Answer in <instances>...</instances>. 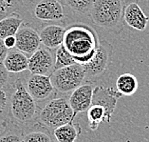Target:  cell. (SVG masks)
<instances>
[{"mask_svg":"<svg viewBox=\"0 0 149 142\" xmlns=\"http://www.w3.org/2000/svg\"><path fill=\"white\" fill-rule=\"evenodd\" d=\"M100 40L95 30L85 23H73L66 27L62 45L74 58L85 65L92 59Z\"/></svg>","mask_w":149,"mask_h":142,"instance_id":"1","label":"cell"},{"mask_svg":"<svg viewBox=\"0 0 149 142\" xmlns=\"http://www.w3.org/2000/svg\"><path fill=\"white\" fill-rule=\"evenodd\" d=\"M123 0H94L88 15L96 26L120 34L123 30Z\"/></svg>","mask_w":149,"mask_h":142,"instance_id":"2","label":"cell"},{"mask_svg":"<svg viewBox=\"0 0 149 142\" xmlns=\"http://www.w3.org/2000/svg\"><path fill=\"white\" fill-rule=\"evenodd\" d=\"M10 114L12 118L20 125L33 121L37 116V104L21 79L14 82L13 92L10 99Z\"/></svg>","mask_w":149,"mask_h":142,"instance_id":"3","label":"cell"},{"mask_svg":"<svg viewBox=\"0 0 149 142\" xmlns=\"http://www.w3.org/2000/svg\"><path fill=\"white\" fill-rule=\"evenodd\" d=\"M76 115L65 97H56L49 100L36 116L39 122L49 131H53L56 127L73 121Z\"/></svg>","mask_w":149,"mask_h":142,"instance_id":"4","label":"cell"},{"mask_svg":"<svg viewBox=\"0 0 149 142\" xmlns=\"http://www.w3.org/2000/svg\"><path fill=\"white\" fill-rule=\"evenodd\" d=\"M55 91L68 93L79 87L85 80V70L79 63L56 69L49 75Z\"/></svg>","mask_w":149,"mask_h":142,"instance_id":"5","label":"cell"},{"mask_svg":"<svg viewBox=\"0 0 149 142\" xmlns=\"http://www.w3.org/2000/svg\"><path fill=\"white\" fill-rule=\"evenodd\" d=\"M114 48L107 40H100L99 46L92 59L85 65H82L85 70V80L92 82L101 77L107 70L111 63Z\"/></svg>","mask_w":149,"mask_h":142,"instance_id":"6","label":"cell"},{"mask_svg":"<svg viewBox=\"0 0 149 142\" xmlns=\"http://www.w3.org/2000/svg\"><path fill=\"white\" fill-rule=\"evenodd\" d=\"M35 19L46 23H62L66 21V13L61 0H37L31 7Z\"/></svg>","mask_w":149,"mask_h":142,"instance_id":"7","label":"cell"},{"mask_svg":"<svg viewBox=\"0 0 149 142\" xmlns=\"http://www.w3.org/2000/svg\"><path fill=\"white\" fill-rule=\"evenodd\" d=\"M25 86L36 102H42L49 99L55 91L49 75H44L31 74Z\"/></svg>","mask_w":149,"mask_h":142,"instance_id":"8","label":"cell"},{"mask_svg":"<svg viewBox=\"0 0 149 142\" xmlns=\"http://www.w3.org/2000/svg\"><path fill=\"white\" fill-rule=\"evenodd\" d=\"M28 70L31 74L50 75L54 71V56L52 51L41 47L29 56Z\"/></svg>","mask_w":149,"mask_h":142,"instance_id":"9","label":"cell"},{"mask_svg":"<svg viewBox=\"0 0 149 142\" xmlns=\"http://www.w3.org/2000/svg\"><path fill=\"white\" fill-rule=\"evenodd\" d=\"M15 48L30 56L41 46L39 32L29 24H23L15 34Z\"/></svg>","mask_w":149,"mask_h":142,"instance_id":"10","label":"cell"},{"mask_svg":"<svg viewBox=\"0 0 149 142\" xmlns=\"http://www.w3.org/2000/svg\"><path fill=\"white\" fill-rule=\"evenodd\" d=\"M122 96H123L118 92L117 89L104 88L103 86H97L93 89L91 104H100L105 109L107 124H109L112 115L114 114L115 107L117 105V101Z\"/></svg>","mask_w":149,"mask_h":142,"instance_id":"11","label":"cell"},{"mask_svg":"<svg viewBox=\"0 0 149 142\" xmlns=\"http://www.w3.org/2000/svg\"><path fill=\"white\" fill-rule=\"evenodd\" d=\"M123 23L130 29L139 32L144 31L147 27L149 17L144 13L137 0L126 2L123 7Z\"/></svg>","mask_w":149,"mask_h":142,"instance_id":"12","label":"cell"},{"mask_svg":"<svg viewBox=\"0 0 149 142\" xmlns=\"http://www.w3.org/2000/svg\"><path fill=\"white\" fill-rule=\"evenodd\" d=\"M93 89L94 87L92 86L91 82L88 81L85 84L82 83L71 92L70 96L68 98V102L75 115L86 112L90 107L92 102Z\"/></svg>","mask_w":149,"mask_h":142,"instance_id":"13","label":"cell"},{"mask_svg":"<svg viewBox=\"0 0 149 142\" xmlns=\"http://www.w3.org/2000/svg\"><path fill=\"white\" fill-rule=\"evenodd\" d=\"M66 27L58 25L57 23L47 24L40 30L39 36L41 44L52 51H55L62 45Z\"/></svg>","mask_w":149,"mask_h":142,"instance_id":"14","label":"cell"},{"mask_svg":"<svg viewBox=\"0 0 149 142\" xmlns=\"http://www.w3.org/2000/svg\"><path fill=\"white\" fill-rule=\"evenodd\" d=\"M3 65L10 74H20L28 70L29 56L16 48L10 49L6 54Z\"/></svg>","mask_w":149,"mask_h":142,"instance_id":"15","label":"cell"},{"mask_svg":"<svg viewBox=\"0 0 149 142\" xmlns=\"http://www.w3.org/2000/svg\"><path fill=\"white\" fill-rule=\"evenodd\" d=\"M81 134V126L73 121L53 129V139L58 142H74Z\"/></svg>","mask_w":149,"mask_h":142,"instance_id":"16","label":"cell"},{"mask_svg":"<svg viewBox=\"0 0 149 142\" xmlns=\"http://www.w3.org/2000/svg\"><path fill=\"white\" fill-rule=\"evenodd\" d=\"M23 23V18L17 12H14L0 19V39L7 36L15 35L18 29Z\"/></svg>","mask_w":149,"mask_h":142,"instance_id":"17","label":"cell"},{"mask_svg":"<svg viewBox=\"0 0 149 142\" xmlns=\"http://www.w3.org/2000/svg\"><path fill=\"white\" fill-rule=\"evenodd\" d=\"M139 88V82L137 77L130 72L122 74L116 80V89L125 96H131Z\"/></svg>","mask_w":149,"mask_h":142,"instance_id":"18","label":"cell"},{"mask_svg":"<svg viewBox=\"0 0 149 142\" xmlns=\"http://www.w3.org/2000/svg\"><path fill=\"white\" fill-rule=\"evenodd\" d=\"M86 112H88V127L91 131H96L102 123H107L105 109L102 105L92 103Z\"/></svg>","mask_w":149,"mask_h":142,"instance_id":"19","label":"cell"},{"mask_svg":"<svg viewBox=\"0 0 149 142\" xmlns=\"http://www.w3.org/2000/svg\"><path fill=\"white\" fill-rule=\"evenodd\" d=\"M94 0H62L72 12L81 15L88 14Z\"/></svg>","mask_w":149,"mask_h":142,"instance_id":"20","label":"cell"},{"mask_svg":"<svg viewBox=\"0 0 149 142\" xmlns=\"http://www.w3.org/2000/svg\"><path fill=\"white\" fill-rule=\"evenodd\" d=\"M76 63L72 56L64 48L63 45L59 46L55 50V56H54V70L62 67H66L68 65Z\"/></svg>","mask_w":149,"mask_h":142,"instance_id":"21","label":"cell"},{"mask_svg":"<svg viewBox=\"0 0 149 142\" xmlns=\"http://www.w3.org/2000/svg\"><path fill=\"white\" fill-rule=\"evenodd\" d=\"M53 138L45 127L42 130H33L23 134V142H52Z\"/></svg>","mask_w":149,"mask_h":142,"instance_id":"22","label":"cell"},{"mask_svg":"<svg viewBox=\"0 0 149 142\" xmlns=\"http://www.w3.org/2000/svg\"><path fill=\"white\" fill-rule=\"evenodd\" d=\"M24 0H0V19L22 9Z\"/></svg>","mask_w":149,"mask_h":142,"instance_id":"23","label":"cell"},{"mask_svg":"<svg viewBox=\"0 0 149 142\" xmlns=\"http://www.w3.org/2000/svg\"><path fill=\"white\" fill-rule=\"evenodd\" d=\"M23 132L19 129L6 128L0 136V142H23Z\"/></svg>","mask_w":149,"mask_h":142,"instance_id":"24","label":"cell"},{"mask_svg":"<svg viewBox=\"0 0 149 142\" xmlns=\"http://www.w3.org/2000/svg\"><path fill=\"white\" fill-rule=\"evenodd\" d=\"M9 74L10 72L7 71V69L3 65V63H0V90H3L8 86L10 81Z\"/></svg>","mask_w":149,"mask_h":142,"instance_id":"25","label":"cell"},{"mask_svg":"<svg viewBox=\"0 0 149 142\" xmlns=\"http://www.w3.org/2000/svg\"><path fill=\"white\" fill-rule=\"evenodd\" d=\"M7 103H8V96L4 90H0V115L3 114L6 110Z\"/></svg>","mask_w":149,"mask_h":142,"instance_id":"26","label":"cell"},{"mask_svg":"<svg viewBox=\"0 0 149 142\" xmlns=\"http://www.w3.org/2000/svg\"><path fill=\"white\" fill-rule=\"evenodd\" d=\"M4 44L5 46L8 48L9 50L10 49H13L15 48V42H16V39H15V35H10V36H7L4 39Z\"/></svg>","mask_w":149,"mask_h":142,"instance_id":"27","label":"cell"},{"mask_svg":"<svg viewBox=\"0 0 149 142\" xmlns=\"http://www.w3.org/2000/svg\"><path fill=\"white\" fill-rule=\"evenodd\" d=\"M8 51H9V49L5 46L3 39H0V63H3Z\"/></svg>","mask_w":149,"mask_h":142,"instance_id":"28","label":"cell"},{"mask_svg":"<svg viewBox=\"0 0 149 142\" xmlns=\"http://www.w3.org/2000/svg\"><path fill=\"white\" fill-rule=\"evenodd\" d=\"M6 125H7V124H6ZM5 128H6V127H3V128H1V126H0V136H1V134H2V133L4 132Z\"/></svg>","mask_w":149,"mask_h":142,"instance_id":"29","label":"cell"}]
</instances>
